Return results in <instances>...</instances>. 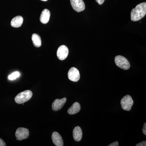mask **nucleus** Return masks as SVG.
<instances>
[{
  "mask_svg": "<svg viewBox=\"0 0 146 146\" xmlns=\"http://www.w3.org/2000/svg\"><path fill=\"white\" fill-rule=\"evenodd\" d=\"M146 14V3H141L133 8L131 12V19L136 22L144 18Z\"/></svg>",
  "mask_w": 146,
  "mask_h": 146,
  "instance_id": "1",
  "label": "nucleus"
},
{
  "mask_svg": "<svg viewBox=\"0 0 146 146\" xmlns=\"http://www.w3.org/2000/svg\"><path fill=\"white\" fill-rule=\"evenodd\" d=\"M33 96L32 92L30 90H26L21 92L17 95L15 98V101L18 104H23L28 101Z\"/></svg>",
  "mask_w": 146,
  "mask_h": 146,
  "instance_id": "2",
  "label": "nucleus"
},
{
  "mask_svg": "<svg viewBox=\"0 0 146 146\" xmlns=\"http://www.w3.org/2000/svg\"><path fill=\"white\" fill-rule=\"evenodd\" d=\"M115 63L119 68L123 70H128L130 67V63L127 59L122 56L118 55L115 57Z\"/></svg>",
  "mask_w": 146,
  "mask_h": 146,
  "instance_id": "3",
  "label": "nucleus"
},
{
  "mask_svg": "<svg viewBox=\"0 0 146 146\" xmlns=\"http://www.w3.org/2000/svg\"><path fill=\"white\" fill-rule=\"evenodd\" d=\"M121 104L124 110L129 111L133 104V101L129 95H126L121 100Z\"/></svg>",
  "mask_w": 146,
  "mask_h": 146,
  "instance_id": "4",
  "label": "nucleus"
},
{
  "mask_svg": "<svg viewBox=\"0 0 146 146\" xmlns=\"http://www.w3.org/2000/svg\"><path fill=\"white\" fill-rule=\"evenodd\" d=\"M15 135L17 140L22 141L28 138L29 132L28 129L24 127H19L16 131Z\"/></svg>",
  "mask_w": 146,
  "mask_h": 146,
  "instance_id": "5",
  "label": "nucleus"
},
{
  "mask_svg": "<svg viewBox=\"0 0 146 146\" xmlns=\"http://www.w3.org/2000/svg\"><path fill=\"white\" fill-rule=\"evenodd\" d=\"M70 3L73 9L77 12H81L85 9V4L83 0H70Z\"/></svg>",
  "mask_w": 146,
  "mask_h": 146,
  "instance_id": "6",
  "label": "nucleus"
},
{
  "mask_svg": "<svg viewBox=\"0 0 146 146\" xmlns=\"http://www.w3.org/2000/svg\"><path fill=\"white\" fill-rule=\"evenodd\" d=\"M68 77L69 80L73 82H76L80 78V74L78 70L74 67L71 68L68 72Z\"/></svg>",
  "mask_w": 146,
  "mask_h": 146,
  "instance_id": "7",
  "label": "nucleus"
},
{
  "mask_svg": "<svg viewBox=\"0 0 146 146\" xmlns=\"http://www.w3.org/2000/svg\"><path fill=\"white\" fill-rule=\"evenodd\" d=\"M69 54V50L68 47L65 45H62L58 49L57 56L59 60H65L68 57Z\"/></svg>",
  "mask_w": 146,
  "mask_h": 146,
  "instance_id": "8",
  "label": "nucleus"
},
{
  "mask_svg": "<svg viewBox=\"0 0 146 146\" xmlns=\"http://www.w3.org/2000/svg\"><path fill=\"white\" fill-rule=\"evenodd\" d=\"M67 101L66 98H63L61 99L55 100L52 104V109L55 111L60 110L63 108V106Z\"/></svg>",
  "mask_w": 146,
  "mask_h": 146,
  "instance_id": "9",
  "label": "nucleus"
},
{
  "mask_svg": "<svg viewBox=\"0 0 146 146\" xmlns=\"http://www.w3.org/2000/svg\"><path fill=\"white\" fill-rule=\"evenodd\" d=\"M53 143L56 146H63V138L59 133L57 132H54L52 136Z\"/></svg>",
  "mask_w": 146,
  "mask_h": 146,
  "instance_id": "10",
  "label": "nucleus"
},
{
  "mask_svg": "<svg viewBox=\"0 0 146 146\" xmlns=\"http://www.w3.org/2000/svg\"><path fill=\"white\" fill-rule=\"evenodd\" d=\"M50 16V12L48 9H44L42 11L40 17V21L42 23L44 24H47L49 21Z\"/></svg>",
  "mask_w": 146,
  "mask_h": 146,
  "instance_id": "11",
  "label": "nucleus"
},
{
  "mask_svg": "<svg viewBox=\"0 0 146 146\" xmlns=\"http://www.w3.org/2000/svg\"><path fill=\"white\" fill-rule=\"evenodd\" d=\"M73 135L75 141L78 142L81 141L82 136V130L81 128L79 126L75 127L73 130Z\"/></svg>",
  "mask_w": 146,
  "mask_h": 146,
  "instance_id": "12",
  "label": "nucleus"
},
{
  "mask_svg": "<svg viewBox=\"0 0 146 146\" xmlns=\"http://www.w3.org/2000/svg\"><path fill=\"white\" fill-rule=\"evenodd\" d=\"M23 22V18L22 16H18L14 17L11 20V25L13 27L18 28L21 27Z\"/></svg>",
  "mask_w": 146,
  "mask_h": 146,
  "instance_id": "13",
  "label": "nucleus"
},
{
  "mask_svg": "<svg viewBox=\"0 0 146 146\" xmlns=\"http://www.w3.org/2000/svg\"><path fill=\"white\" fill-rule=\"evenodd\" d=\"M80 108L81 107L80 104L78 102H76L69 108L68 111V113L69 115H74L79 112Z\"/></svg>",
  "mask_w": 146,
  "mask_h": 146,
  "instance_id": "14",
  "label": "nucleus"
},
{
  "mask_svg": "<svg viewBox=\"0 0 146 146\" xmlns=\"http://www.w3.org/2000/svg\"><path fill=\"white\" fill-rule=\"evenodd\" d=\"M32 40L34 46L39 48L42 45V40L40 36L36 33H34L32 36Z\"/></svg>",
  "mask_w": 146,
  "mask_h": 146,
  "instance_id": "15",
  "label": "nucleus"
},
{
  "mask_svg": "<svg viewBox=\"0 0 146 146\" xmlns=\"http://www.w3.org/2000/svg\"><path fill=\"white\" fill-rule=\"evenodd\" d=\"M20 76V73L18 72H15L12 73L9 76V80H16V78L19 77Z\"/></svg>",
  "mask_w": 146,
  "mask_h": 146,
  "instance_id": "16",
  "label": "nucleus"
},
{
  "mask_svg": "<svg viewBox=\"0 0 146 146\" xmlns=\"http://www.w3.org/2000/svg\"><path fill=\"white\" fill-rule=\"evenodd\" d=\"M136 146H146V142L145 141H143V142L139 143L136 145Z\"/></svg>",
  "mask_w": 146,
  "mask_h": 146,
  "instance_id": "17",
  "label": "nucleus"
},
{
  "mask_svg": "<svg viewBox=\"0 0 146 146\" xmlns=\"http://www.w3.org/2000/svg\"><path fill=\"white\" fill-rule=\"evenodd\" d=\"M6 145L4 141H3L2 139L0 138V146H5Z\"/></svg>",
  "mask_w": 146,
  "mask_h": 146,
  "instance_id": "18",
  "label": "nucleus"
},
{
  "mask_svg": "<svg viewBox=\"0 0 146 146\" xmlns=\"http://www.w3.org/2000/svg\"><path fill=\"white\" fill-rule=\"evenodd\" d=\"M119 146V143L117 141H116V142H114L110 144L108 146Z\"/></svg>",
  "mask_w": 146,
  "mask_h": 146,
  "instance_id": "19",
  "label": "nucleus"
},
{
  "mask_svg": "<svg viewBox=\"0 0 146 146\" xmlns=\"http://www.w3.org/2000/svg\"><path fill=\"white\" fill-rule=\"evenodd\" d=\"M143 133L145 135H146V123H145L143 126Z\"/></svg>",
  "mask_w": 146,
  "mask_h": 146,
  "instance_id": "20",
  "label": "nucleus"
},
{
  "mask_svg": "<svg viewBox=\"0 0 146 146\" xmlns=\"http://www.w3.org/2000/svg\"><path fill=\"white\" fill-rule=\"evenodd\" d=\"M96 1L97 3H98L99 5H102L103 4V3H104L105 0H96Z\"/></svg>",
  "mask_w": 146,
  "mask_h": 146,
  "instance_id": "21",
  "label": "nucleus"
},
{
  "mask_svg": "<svg viewBox=\"0 0 146 146\" xmlns=\"http://www.w3.org/2000/svg\"><path fill=\"white\" fill-rule=\"evenodd\" d=\"M42 1H48V0H41Z\"/></svg>",
  "mask_w": 146,
  "mask_h": 146,
  "instance_id": "22",
  "label": "nucleus"
}]
</instances>
